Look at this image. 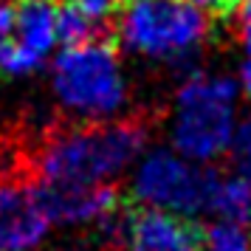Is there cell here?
Masks as SVG:
<instances>
[{"instance_id":"obj_11","label":"cell","mask_w":251,"mask_h":251,"mask_svg":"<svg viewBox=\"0 0 251 251\" xmlns=\"http://www.w3.org/2000/svg\"><path fill=\"white\" fill-rule=\"evenodd\" d=\"M209 251H249V237L237 223H220L209 231L206 240Z\"/></svg>"},{"instance_id":"obj_5","label":"cell","mask_w":251,"mask_h":251,"mask_svg":"<svg viewBox=\"0 0 251 251\" xmlns=\"http://www.w3.org/2000/svg\"><path fill=\"white\" fill-rule=\"evenodd\" d=\"M231 88L228 82H195L181 93L175 144L192 158H212L228 144Z\"/></svg>"},{"instance_id":"obj_7","label":"cell","mask_w":251,"mask_h":251,"mask_svg":"<svg viewBox=\"0 0 251 251\" xmlns=\"http://www.w3.org/2000/svg\"><path fill=\"white\" fill-rule=\"evenodd\" d=\"M209 231L189 217L167 209L127 206V246L130 251H203Z\"/></svg>"},{"instance_id":"obj_16","label":"cell","mask_w":251,"mask_h":251,"mask_svg":"<svg viewBox=\"0 0 251 251\" xmlns=\"http://www.w3.org/2000/svg\"><path fill=\"white\" fill-rule=\"evenodd\" d=\"M246 6H251V0H246Z\"/></svg>"},{"instance_id":"obj_3","label":"cell","mask_w":251,"mask_h":251,"mask_svg":"<svg viewBox=\"0 0 251 251\" xmlns=\"http://www.w3.org/2000/svg\"><path fill=\"white\" fill-rule=\"evenodd\" d=\"M203 31V12L189 0H125L119 12V37L152 57L183 54L201 43Z\"/></svg>"},{"instance_id":"obj_14","label":"cell","mask_w":251,"mask_h":251,"mask_svg":"<svg viewBox=\"0 0 251 251\" xmlns=\"http://www.w3.org/2000/svg\"><path fill=\"white\" fill-rule=\"evenodd\" d=\"M243 37H246V46L251 51V6H246V20H243Z\"/></svg>"},{"instance_id":"obj_15","label":"cell","mask_w":251,"mask_h":251,"mask_svg":"<svg viewBox=\"0 0 251 251\" xmlns=\"http://www.w3.org/2000/svg\"><path fill=\"white\" fill-rule=\"evenodd\" d=\"M243 85H246V91L251 93V62L243 68Z\"/></svg>"},{"instance_id":"obj_4","label":"cell","mask_w":251,"mask_h":251,"mask_svg":"<svg viewBox=\"0 0 251 251\" xmlns=\"http://www.w3.org/2000/svg\"><path fill=\"white\" fill-rule=\"evenodd\" d=\"M57 0H9L0 6V71L25 74L57 43Z\"/></svg>"},{"instance_id":"obj_1","label":"cell","mask_w":251,"mask_h":251,"mask_svg":"<svg viewBox=\"0 0 251 251\" xmlns=\"http://www.w3.org/2000/svg\"><path fill=\"white\" fill-rule=\"evenodd\" d=\"M138 127H102V130H82L59 138L48 147L43 158V172L48 183L62 186H93L107 175H113L133 158L141 147Z\"/></svg>"},{"instance_id":"obj_12","label":"cell","mask_w":251,"mask_h":251,"mask_svg":"<svg viewBox=\"0 0 251 251\" xmlns=\"http://www.w3.org/2000/svg\"><path fill=\"white\" fill-rule=\"evenodd\" d=\"M195 9L212 14V17H228V14L237 12L240 0H189Z\"/></svg>"},{"instance_id":"obj_9","label":"cell","mask_w":251,"mask_h":251,"mask_svg":"<svg viewBox=\"0 0 251 251\" xmlns=\"http://www.w3.org/2000/svg\"><path fill=\"white\" fill-rule=\"evenodd\" d=\"M48 217L37 206L34 195L0 183V249L23 251L43 240Z\"/></svg>"},{"instance_id":"obj_10","label":"cell","mask_w":251,"mask_h":251,"mask_svg":"<svg viewBox=\"0 0 251 251\" xmlns=\"http://www.w3.org/2000/svg\"><path fill=\"white\" fill-rule=\"evenodd\" d=\"M209 206L228 223H246L251 217V183L249 181H228L217 183Z\"/></svg>"},{"instance_id":"obj_8","label":"cell","mask_w":251,"mask_h":251,"mask_svg":"<svg viewBox=\"0 0 251 251\" xmlns=\"http://www.w3.org/2000/svg\"><path fill=\"white\" fill-rule=\"evenodd\" d=\"M34 201L48 220L62 223H85V220H102L119 209V195L107 186H62L48 183L34 189Z\"/></svg>"},{"instance_id":"obj_2","label":"cell","mask_w":251,"mask_h":251,"mask_svg":"<svg viewBox=\"0 0 251 251\" xmlns=\"http://www.w3.org/2000/svg\"><path fill=\"white\" fill-rule=\"evenodd\" d=\"M57 93L59 99L85 113H110L125 96L122 71L116 57V40H91L65 46L57 57Z\"/></svg>"},{"instance_id":"obj_13","label":"cell","mask_w":251,"mask_h":251,"mask_svg":"<svg viewBox=\"0 0 251 251\" xmlns=\"http://www.w3.org/2000/svg\"><path fill=\"white\" fill-rule=\"evenodd\" d=\"M237 152H240V170H243V181L251 183V122L243 127V133H240Z\"/></svg>"},{"instance_id":"obj_6","label":"cell","mask_w":251,"mask_h":251,"mask_svg":"<svg viewBox=\"0 0 251 251\" xmlns=\"http://www.w3.org/2000/svg\"><path fill=\"white\" fill-rule=\"evenodd\" d=\"M215 186L217 181L209 172L192 170L170 152H155L138 172L136 192L141 201H150L158 209L195 212L201 206H209Z\"/></svg>"}]
</instances>
